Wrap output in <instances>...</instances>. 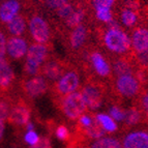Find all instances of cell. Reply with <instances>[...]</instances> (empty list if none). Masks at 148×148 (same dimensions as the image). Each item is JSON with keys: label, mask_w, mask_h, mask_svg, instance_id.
I'll list each match as a JSON object with an SVG mask.
<instances>
[{"label": "cell", "mask_w": 148, "mask_h": 148, "mask_svg": "<svg viewBox=\"0 0 148 148\" xmlns=\"http://www.w3.org/2000/svg\"><path fill=\"white\" fill-rule=\"evenodd\" d=\"M12 101L8 99V96L0 95V119L3 121L8 120L10 115V109H12Z\"/></svg>", "instance_id": "cell-26"}, {"label": "cell", "mask_w": 148, "mask_h": 148, "mask_svg": "<svg viewBox=\"0 0 148 148\" xmlns=\"http://www.w3.org/2000/svg\"><path fill=\"white\" fill-rule=\"evenodd\" d=\"M3 133H4V121L0 119V140L2 138Z\"/></svg>", "instance_id": "cell-39"}, {"label": "cell", "mask_w": 148, "mask_h": 148, "mask_svg": "<svg viewBox=\"0 0 148 148\" xmlns=\"http://www.w3.org/2000/svg\"><path fill=\"white\" fill-rule=\"evenodd\" d=\"M138 107L144 112H146L148 110V91H145L140 94Z\"/></svg>", "instance_id": "cell-36"}, {"label": "cell", "mask_w": 148, "mask_h": 148, "mask_svg": "<svg viewBox=\"0 0 148 148\" xmlns=\"http://www.w3.org/2000/svg\"><path fill=\"white\" fill-rule=\"evenodd\" d=\"M6 40L5 34L0 30V58L4 57L6 53Z\"/></svg>", "instance_id": "cell-38"}, {"label": "cell", "mask_w": 148, "mask_h": 148, "mask_svg": "<svg viewBox=\"0 0 148 148\" xmlns=\"http://www.w3.org/2000/svg\"><path fill=\"white\" fill-rule=\"evenodd\" d=\"M134 63H136L135 59L133 60L128 57L121 56L112 61L111 66L114 74L117 77L123 76V75H136L134 73V71H135V69H134L135 64Z\"/></svg>", "instance_id": "cell-17"}, {"label": "cell", "mask_w": 148, "mask_h": 148, "mask_svg": "<svg viewBox=\"0 0 148 148\" xmlns=\"http://www.w3.org/2000/svg\"><path fill=\"white\" fill-rule=\"evenodd\" d=\"M84 18H85V10L83 8H75L73 14L67 18L66 20H64V23H65V26L73 29V28L77 27L78 25L82 24Z\"/></svg>", "instance_id": "cell-22"}, {"label": "cell", "mask_w": 148, "mask_h": 148, "mask_svg": "<svg viewBox=\"0 0 148 148\" xmlns=\"http://www.w3.org/2000/svg\"><path fill=\"white\" fill-rule=\"evenodd\" d=\"M26 130H27V131H33V130H34V124L31 123L29 121V122L26 124Z\"/></svg>", "instance_id": "cell-40"}, {"label": "cell", "mask_w": 148, "mask_h": 148, "mask_svg": "<svg viewBox=\"0 0 148 148\" xmlns=\"http://www.w3.org/2000/svg\"><path fill=\"white\" fill-rule=\"evenodd\" d=\"M66 66L61 61L58 60H48L45 61L42 66H40V74L45 79L57 81L60 77L66 72Z\"/></svg>", "instance_id": "cell-12"}, {"label": "cell", "mask_w": 148, "mask_h": 148, "mask_svg": "<svg viewBox=\"0 0 148 148\" xmlns=\"http://www.w3.org/2000/svg\"><path fill=\"white\" fill-rule=\"evenodd\" d=\"M95 119V116L91 117L90 115H87V114H83L81 117L79 118V124L81 126V128H84V127H88L92 124V122L94 121Z\"/></svg>", "instance_id": "cell-35"}, {"label": "cell", "mask_w": 148, "mask_h": 148, "mask_svg": "<svg viewBox=\"0 0 148 148\" xmlns=\"http://www.w3.org/2000/svg\"><path fill=\"white\" fill-rule=\"evenodd\" d=\"M15 73L4 57L0 58V93L8 92L15 83Z\"/></svg>", "instance_id": "cell-10"}, {"label": "cell", "mask_w": 148, "mask_h": 148, "mask_svg": "<svg viewBox=\"0 0 148 148\" xmlns=\"http://www.w3.org/2000/svg\"><path fill=\"white\" fill-rule=\"evenodd\" d=\"M27 50L28 44L23 37L12 36L6 40V53L12 59H22L27 53Z\"/></svg>", "instance_id": "cell-9"}, {"label": "cell", "mask_w": 148, "mask_h": 148, "mask_svg": "<svg viewBox=\"0 0 148 148\" xmlns=\"http://www.w3.org/2000/svg\"><path fill=\"white\" fill-rule=\"evenodd\" d=\"M104 44L114 54H126L131 49V40L120 28H108L104 34Z\"/></svg>", "instance_id": "cell-1"}, {"label": "cell", "mask_w": 148, "mask_h": 148, "mask_svg": "<svg viewBox=\"0 0 148 148\" xmlns=\"http://www.w3.org/2000/svg\"><path fill=\"white\" fill-rule=\"evenodd\" d=\"M26 19L23 15H17L6 25L8 32L12 36H21L26 30Z\"/></svg>", "instance_id": "cell-19"}, {"label": "cell", "mask_w": 148, "mask_h": 148, "mask_svg": "<svg viewBox=\"0 0 148 148\" xmlns=\"http://www.w3.org/2000/svg\"><path fill=\"white\" fill-rule=\"evenodd\" d=\"M81 94L86 103L87 109L89 110H97L101 108L103 105L105 97V88L104 84H101V82L97 81H88L86 84L83 86L81 90Z\"/></svg>", "instance_id": "cell-3"}, {"label": "cell", "mask_w": 148, "mask_h": 148, "mask_svg": "<svg viewBox=\"0 0 148 148\" xmlns=\"http://www.w3.org/2000/svg\"><path fill=\"white\" fill-rule=\"evenodd\" d=\"M69 2V0H45V4L47 5V8L50 10H57L62 5L66 4Z\"/></svg>", "instance_id": "cell-32"}, {"label": "cell", "mask_w": 148, "mask_h": 148, "mask_svg": "<svg viewBox=\"0 0 148 148\" xmlns=\"http://www.w3.org/2000/svg\"><path fill=\"white\" fill-rule=\"evenodd\" d=\"M21 10V3L19 0H5L0 5V21L8 24L12 20Z\"/></svg>", "instance_id": "cell-16"}, {"label": "cell", "mask_w": 148, "mask_h": 148, "mask_svg": "<svg viewBox=\"0 0 148 148\" xmlns=\"http://www.w3.org/2000/svg\"><path fill=\"white\" fill-rule=\"evenodd\" d=\"M95 119L99 123V125L103 127L105 132L108 133H114L117 131V124L115 123V120L110 115L105 113H99L95 115Z\"/></svg>", "instance_id": "cell-20"}, {"label": "cell", "mask_w": 148, "mask_h": 148, "mask_svg": "<svg viewBox=\"0 0 148 148\" xmlns=\"http://www.w3.org/2000/svg\"><path fill=\"white\" fill-rule=\"evenodd\" d=\"M30 148H52V146H51V141L48 137H42L36 144L32 145Z\"/></svg>", "instance_id": "cell-37"}, {"label": "cell", "mask_w": 148, "mask_h": 148, "mask_svg": "<svg viewBox=\"0 0 148 148\" xmlns=\"http://www.w3.org/2000/svg\"><path fill=\"white\" fill-rule=\"evenodd\" d=\"M90 148H121V144L119 140L110 137H103L96 139L91 144Z\"/></svg>", "instance_id": "cell-25"}, {"label": "cell", "mask_w": 148, "mask_h": 148, "mask_svg": "<svg viewBox=\"0 0 148 148\" xmlns=\"http://www.w3.org/2000/svg\"><path fill=\"white\" fill-rule=\"evenodd\" d=\"M24 139H25V142H26V143L29 144L30 146H32V145H34V144H36L37 142L40 141V136L34 132V130H33V131H27Z\"/></svg>", "instance_id": "cell-33"}, {"label": "cell", "mask_w": 148, "mask_h": 148, "mask_svg": "<svg viewBox=\"0 0 148 148\" xmlns=\"http://www.w3.org/2000/svg\"><path fill=\"white\" fill-rule=\"evenodd\" d=\"M31 117V109L24 99L12 101V109L8 121L14 125L23 126L26 125L30 121Z\"/></svg>", "instance_id": "cell-7"}, {"label": "cell", "mask_w": 148, "mask_h": 148, "mask_svg": "<svg viewBox=\"0 0 148 148\" xmlns=\"http://www.w3.org/2000/svg\"><path fill=\"white\" fill-rule=\"evenodd\" d=\"M28 27H29L30 35L37 44L45 45L50 40L51 32H50L49 24L40 16H32L28 23Z\"/></svg>", "instance_id": "cell-6"}, {"label": "cell", "mask_w": 148, "mask_h": 148, "mask_svg": "<svg viewBox=\"0 0 148 148\" xmlns=\"http://www.w3.org/2000/svg\"><path fill=\"white\" fill-rule=\"evenodd\" d=\"M80 85V76L76 69L66 71L55 83V92L58 95H67L73 93L79 88Z\"/></svg>", "instance_id": "cell-5"}, {"label": "cell", "mask_w": 148, "mask_h": 148, "mask_svg": "<svg viewBox=\"0 0 148 148\" xmlns=\"http://www.w3.org/2000/svg\"><path fill=\"white\" fill-rule=\"evenodd\" d=\"M132 47L136 54L144 52L148 49V28L138 27L134 30L131 40Z\"/></svg>", "instance_id": "cell-15"}, {"label": "cell", "mask_w": 148, "mask_h": 148, "mask_svg": "<svg viewBox=\"0 0 148 148\" xmlns=\"http://www.w3.org/2000/svg\"><path fill=\"white\" fill-rule=\"evenodd\" d=\"M48 57V48L47 46L42 44H33L28 47L26 53V61L33 63L37 66L44 63Z\"/></svg>", "instance_id": "cell-14"}, {"label": "cell", "mask_w": 148, "mask_h": 148, "mask_svg": "<svg viewBox=\"0 0 148 148\" xmlns=\"http://www.w3.org/2000/svg\"><path fill=\"white\" fill-rule=\"evenodd\" d=\"M55 134L56 137L61 141H69V137H71V133H69V128L65 125H58L55 130Z\"/></svg>", "instance_id": "cell-31"}, {"label": "cell", "mask_w": 148, "mask_h": 148, "mask_svg": "<svg viewBox=\"0 0 148 148\" xmlns=\"http://www.w3.org/2000/svg\"><path fill=\"white\" fill-rule=\"evenodd\" d=\"M81 132L83 133V135L90 139H99L103 138L105 135V131L103 130L99 123L97 122L96 119H94V121L92 122V124L88 127L81 128Z\"/></svg>", "instance_id": "cell-23"}, {"label": "cell", "mask_w": 148, "mask_h": 148, "mask_svg": "<svg viewBox=\"0 0 148 148\" xmlns=\"http://www.w3.org/2000/svg\"><path fill=\"white\" fill-rule=\"evenodd\" d=\"M0 1H1V0H0Z\"/></svg>", "instance_id": "cell-42"}, {"label": "cell", "mask_w": 148, "mask_h": 148, "mask_svg": "<svg viewBox=\"0 0 148 148\" xmlns=\"http://www.w3.org/2000/svg\"><path fill=\"white\" fill-rule=\"evenodd\" d=\"M135 61L141 69H144V71L148 69V49L145 50L144 52L136 54Z\"/></svg>", "instance_id": "cell-29"}, {"label": "cell", "mask_w": 148, "mask_h": 148, "mask_svg": "<svg viewBox=\"0 0 148 148\" xmlns=\"http://www.w3.org/2000/svg\"><path fill=\"white\" fill-rule=\"evenodd\" d=\"M120 19L122 24L125 27H134L138 22V15H137L136 10L128 8H124L121 10Z\"/></svg>", "instance_id": "cell-24"}, {"label": "cell", "mask_w": 148, "mask_h": 148, "mask_svg": "<svg viewBox=\"0 0 148 148\" xmlns=\"http://www.w3.org/2000/svg\"><path fill=\"white\" fill-rule=\"evenodd\" d=\"M90 65L93 69L94 73L101 78H108L111 75V65L104 55L99 51H92L88 56Z\"/></svg>", "instance_id": "cell-11"}, {"label": "cell", "mask_w": 148, "mask_h": 148, "mask_svg": "<svg viewBox=\"0 0 148 148\" xmlns=\"http://www.w3.org/2000/svg\"><path fill=\"white\" fill-rule=\"evenodd\" d=\"M122 148H148V131H135L127 134L122 141Z\"/></svg>", "instance_id": "cell-13"}, {"label": "cell", "mask_w": 148, "mask_h": 148, "mask_svg": "<svg viewBox=\"0 0 148 148\" xmlns=\"http://www.w3.org/2000/svg\"><path fill=\"white\" fill-rule=\"evenodd\" d=\"M48 90V82L42 76H33L23 83V91L26 95L34 99L42 95Z\"/></svg>", "instance_id": "cell-8"}, {"label": "cell", "mask_w": 148, "mask_h": 148, "mask_svg": "<svg viewBox=\"0 0 148 148\" xmlns=\"http://www.w3.org/2000/svg\"><path fill=\"white\" fill-rule=\"evenodd\" d=\"M95 17L97 20L104 23L111 22L114 19L110 8H95Z\"/></svg>", "instance_id": "cell-27"}, {"label": "cell", "mask_w": 148, "mask_h": 148, "mask_svg": "<svg viewBox=\"0 0 148 148\" xmlns=\"http://www.w3.org/2000/svg\"><path fill=\"white\" fill-rule=\"evenodd\" d=\"M109 115L116 121H123L125 117V111H123L120 107L112 106L109 110Z\"/></svg>", "instance_id": "cell-30"}, {"label": "cell", "mask_w": 148, "mask_h": 148, "mask_svg": "<svg viewBox=\"0 0 148 148\" xmlns=\"http://www.w3.org/2000/svg\"><path fill=\"white\" fill-rule=\"evenodd\" d=\"M60 108L64 116L71 120H77L85 114L87 106L80 92H73L65 95L60 101Z\"/></svg>", "instance_id": "cell-2"}, {"label": "cell", "mask_w": 148, "mask_h": 148, "mask_svg": "<svg viewBox=\"0 0 148 148\" xmlns=\"http://www.w3.org/2000/svg\"><path fill=\"white\" fill-rule=\"evenodd\" d=\"M74 10H75L74 5H73L72 3L69 2V3H66V4L62 5L61 8H58V10H56V12H57V16H58L60 19H62V20H66L67 18L73 14Z\"/></svg>", "instance_id": "cell-28"}, {"label": "cell", "mask_w": 148, "mask_h": 148, "mask_svg": "<svg viewBox=\"0 0 148 148\" xmlns=\"http://www.w3.org/2000/svg\"><path fill=\"white\" fill-rule=\"evenodd\" d=\"M145 113H146V118H147V119H148V110H147V111H146V112H145Z\"/></svg>", "instance_id": "cell-41"}, {"label": "cell", "mask_w": 148, "mask_h": 148, "mask_svg": "<svg viewBox=\"0 0 148 148\" xmlns=\"http://www.w3.org/2000/svg\"><path fill=\"white\" fill-rule=\"evenodd\" d=\"M115 0H92L94 8H111Z\"/></svg>", "instance_id": "cell-34"}, {"label": "cell", "mask_w": 148, "mask_h": 148, "mask_svg": "<svg viewBox=\"0 0 148 148\" xmlns=\"http://www.w3.org/2000/svg\"><path fill=\"white\" fill-rule=\"evenodd\" d=\"M88 36V29L83 23L73 28L69 34V46L73 50H79L84 46Z\"/></svg>", "instance_id": "cell-18"}, {"label": "cell", "mask_w": 148, "mask_h": 148, "mask_svg": "<svg viewBox=\"0 0 148 148\" xmlns=\"http://www.w3.org/2000/svg\"><path fill=\"white\" fill-rule=\"evenodd\" d=\"M142 110L139 107H132L125 111L124 124L126 126H134L138 124L142 119Z\"/></svg>", "instance_id": "cell-21"}, {"label": "cell", "mask_w": 148, "mask_h": 148, "mask_svg": "<svg viewBox=\"0 0 148 148\" xmlns=\"http://www.w3.org/2000/svg\"><path fill=\"white\" fill-rule=\"evenodd\" d=\"M115 88L120 96L125 99H132L140 94L141 82L136 75H123L117 77L115 81Z\"/></svg>", "instance_id": "cell-4"}]
</instances>
